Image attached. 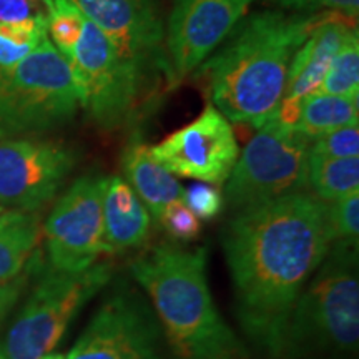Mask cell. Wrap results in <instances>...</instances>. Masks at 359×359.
I'll list each match as a JSON object with an SVG mask.
<instances>
[{
  "mask_svg": "<svg viewBox=\"0 0 359 359\" xmlns=\"http://www.w3.org/2000/svg\"><path fill=\"white\" fill-rule=\"evenodd\" d=\"M125 182L133 188L151 217L158 219L165 206L183 198L182 183L165 170L150 154V147L142 140L130 142L122 155Z\"/></svg>",
  "mask_w": 359,
  "mask_h": 359,
  "instance_id": "e0dca14e",
  "label": "cell"
},
{
  "mask_svg": "<svg viewBox=\"0 0 359 359\" xmlns=\"http://www.w3.org/2000/svg\"><path fill=\"white\" fill-rule=\"evenodd\" d=\"M321 13L246 15L200 65L213 107L233 123L263 127L278 110L296 50Z\"/></svg>",
  "mask_w": 359,
  "mask_h": 359,
  "instance_id": "7a4b0ae2",
  "label": "cell"
},
{
  "mask_svg": "<svg viewBox=\"0 0 359 359\" xmlns=\"http://www.w3.org/2000/svg\"><path fill=\"white\" fill-rule=\"evenodd\" d=\"M125 57L148 74L170 69L165 53V27L155 0H70Z\"/></svg>",
  "mask_w": 359,
  "mask_h": 359,
  "instance_id": "5bb4252c",
  "label": "cell"
},
{
  "mask_svg": "<svg viewBox=\"0 0 359 359\" xmlns=\"http://www.w3.org/2000/svg\"><path fill=\"white\" fill-rule=\"evenodd\" d=\"M253 2L255 0H175L165 29L170 80L177 83L198 70L248 15Z\"/></svg>",
  "mask_w": 359,
  "mask_h": 359,
  "instance_id": "4fadbf2b",
  "label": "cell"
},
{
  "mask_svg": "<svg viewBox=\"0 0 359 359\" xmlns=\"http://www.w3.org/2000/svg\"><path fill=\"white\" fill-rule=\"evenodd\" d=\"M309 154L323 158H354L359 156L358 125L343 127L313 138Z\"/></svg>",
  "mask_w": 359,
  "mask_h": 359,
  "instance_id": "d4e9b609",
  "label": "cell"
},
{
  "mask_svg": "<svg viewBox=\"0 0 359 359\" xmlns=\"http://www.w3.org/2000/svg\"><path fill=\"white\" fill-rule=\"evenodd\" d=\"M45 13L42 0H0V24H15Z\"/></svg>",
  "mask_w": 359,
  "mask_h": 359,
  "instance_id": "83f0119b",
  "label": "cell"
},
{
  "mask_svg": "<svg viewBox=\"0 0 359 359\" xmlns=\"http://www.w3.org/2000/svg\"><path fill=\"white\" fill-rule=\"evenodd\" d=\"M25 286V278H13L11 281L0 283V320L11 311L13 304L17 303L19 296Z\"/></svg>",
  "mask_w": 359,
  "mask_h": 359,
  "instance_id": "f1b7e54d",
  "label": "cell"
},
{
  "mask_svg": "<svg viewBox=\"0 0 359 359\" xmlns=\"http://www.w3.org/2000/svg\"><path fill=\"white\" fill-rule=\"evenodd\" d=\"M107 178L88 173L75 180L45 222V240L52 268L83 273L103 253V195Z\"/></svg>",
  "mask_w": 359,
  "mask_h": 359,
  "instance_id": "30bf717a",
  "label": "cell"
},
{
  "mask_svg": "<svg viewBox=\"0 0 359 359\" xmlns=\"http://www.w3.org/2000/svg\"><path fill=\"white\" fill-rule=\"evenodd\" d=\"M327 223L333 241H349L358 245L359 193H353L346 198L327 205Z\"/></svg>",
  "mask_w": 359,
  "mask_h": 359,
  "instance_id": "cb8c5ba5",
  "label": "cell"
},
{
  "mask_svg": "<svg viewBox=\"0 0 359 359\" xmlns=\"http://www.w3.org/2000/svg\"><path fill=\"white\" fill-rule=\"evenodd\" d=\"M269 2L276 4V6L285 8V11H294L303 13L314 12L320 7L318 0H269Z\"/></svg>",
  "mask_w": 359,
  "mask_h": 359,
  "instance_id": "4dcf8cb0",
  "label": "cell"
},
{
  "mask_svg": "<svg viewBox=\"0 0 359 359\" xmlns=\"http://www.w3.org/2000/svg\"><path fill=\"white\" fill-rule=\"evenodd\" d=\"M79 107L69 62L48 37L20 64L0 70V140L62 127Z\"/></svg>",
  "mask_w": 359,
  "mask_h": 359,
  "instance_id": "5b68a950",
  "label": "cell"
},
{
  "mask_svg": "<svg viewBox=\"0 0 359 359\" xmlns=\"http://www.w3.org/2000/svg\"><path fill=\"white\" fill-rule=\"evenodd\" d=\"M358 98H346L314 92L299 102L294 130L313 138L333 130L359 123Z\"/></svg>",
  "mask_w": 359,
  "mask_h": 359,
  "instance_id": "d6986e66",
  "label": "cell"
},
{
  "mask_svg": "<svg viewBox=\"0 0 359 359\" xmlns=\"http://www.w3.org/2000/svg\"><path fill=\"white\" fill-rule=\"evenodd\" d=\"M151 215L122 177L107 178L103 195V253L114 255L145 243Z\"/></svg>",
  "mask_w": 359,
  "mask_h": 359,
  "instance_id": "2e32d148",
  "label": "cell"
},
{
  "mask_svg": "<svg viewBox=\"0 0 359 359\" xmlns=\"http://www.w3.org/2000/svg\"><path fill=\"white\" fill-rule=\"evenodd\" d=\"M67 359H178L154 308L130 285L107 296Z\"/></svg>",
  "mask_w": 359,
  "mask_h": 359,
  "instance_id": "9c48e42d",
  "label": "cell"
},
{
  "mask_svg": "<svg viewBox=\"0 0 359 359\" xmlns=\"http://www.w3.org/2000/svg\"><path fill=\"white\" fill-rule=\"evenodd\" d=\"M39 240V215L19 210L0 215V283L20 275Z\"/></svg>",
  "mask_w": 359,
  "mask_h": 359,
  "instance_id": "ac0fdd59",
  "label": "cell"
},
{
  "mask_svg": "<svg viewBox=\"0 0 359 359\" xmlns=\"http://www.w3.org/2000/svg\"><path fill=\"white\" fill-rule=\"evenodd\" d=\"M359 343L358 245L333 241L290 314L280 358L351 356Z\"/></svg>",
  "mask_w": 359,
  "mask_h": 359,
  "instance_id": "277c9868",
  "label": "cell"
},
{
  "mask_svg": "<svg viewBox=\"0 0 359 359\" xmlns=\"http://www.w3.org/2000/svg\"><path fill=\"white\" fill-rule=\"evenodd\" d=\"M79 156L58 142L7 138L0 142V206L35 212L55 198Z\"/></svg>",
  "mask_w": 359,
  "mask_h": 359,
  "instance_id": "8fae6325",
  "label": "cell"
},
{
  "mask_svg": "<svg viewBox=\"0 0 359 359\" xmlns=\"http://www.w3.org/2000/svg\"><path fill=\"white\" fill-rule=\"evenodd\" d=\"M4 213V206H0V215H2Z\"/></svg>",
  "mask_w": 359,
  "mask_h": 359,
  "instance_id": "d6a6232c",
  "label": "cell"
},
{
  "mask_svg": "<svg viewBox=\"0 0 359 359\" xmlns=\"http://www.w3.org/2000/svg\"><path fill=\"white\" fill-rule=\"evenodd\" d=\"M308 185L325 203L359 193V158H323L309 154Z\"/></svg>",
  "mask_w": 359,
  "mask_h": 359,
  "instance_id": "ffe728a7",
  "label": "cell"
},
{
  "mask_svg": "<svg viewBox=\"0 0 359 359\" xmlns=\"http://www.w3.org/2000/svg\"><path fill=\"white\" fill-rule=\"evenodd\" d=\"M150 154L172 175L217 187L230 177L240 147L230 120L208 105L187 127L150 147Z\"/></svg>",
  "mask_w": 359,
  "mask_h": 359,
  "instance_id": "7c38bea8",
  "label": "cell"
},
{
  "mask_svg": "<svg viewBox=\"0 0 359 359\" xmlns=\"http://www.w3.org/2000/svg\"><path fill=\"white\" fill-rule=\"evenodd\" d=\"M69 65L79 105L98 128H122L138 115L148 72L120 53L85 17Z\"/></svg>",
  "mask_w": 359,
  "mask_h": 359,
  "instance_id": "8992f818",
  "label": "cell"
},
{
  "mask_svg": "<svg viewBox=\"0 0 359 359\" xmlns=\"http://www.w3.org/2000/svg\"><path fill=\"white\" fill-rule=\"evenodd\" d=\"M316 92L327 95L359 98V37L358 27L349 30Z\"/></svg>",
  "mask_w": 359,
  "mask_h": 359,
  "instance_id": "7402d4cb",
  "label": "cell"
},
{
  "mask_svg": "<svg viewBox=\"0 0 359 359\" xmlns=\"http://www.w3.org/2000/svg\"><path fill=\"white\" fill-rule=\"evenodd\" d=\"M311 138L268 120L238 156L224 187L231 212L306 191Z\"/></svg>",
  "mask_w": 359,
  "mask_h": 359,
  "instance_id": "ba28073f",
  "label": "cell"
},
{
  "mask_svg": "<svg viewBox=\"0 0 359 359\" xmlns=\"http://www.w3.org/2000/svg\"><path fill=\"white\" fill-rule=\"evenodd\" d=\"M47 17V35L53 47L70 64L82 32L83 15L70 0H42Z\"/></svg>",
  "mask_w": 359,
  "mask_h": 359,
  "instance_id": "603a6c76",
  "label": "cell"
},
{
  "mask_svg": "<svg viewBox=\"0 0 359 359\" xmlns=\"http://www.w3.org/2000/svg\"><path fill=\"white\" fill-rule=\"evenodd\" d=\"M238 321L248 338L280 358L290 314L333 245L327 205L291 193L236 212L222 231Z\"/></svg>",
  "mask_w": 359,
  "mask_h": 359,
  "instance_id": "6da1fadb",
  "label": "cell"
},
{
  "mask_svg": "<svg viewBox=\"0 0 359 359\" xmlns=\"http://www.w3.org/2000/svg\"><path fill=\"white\" fill-rule=\"evenodd\" d=\"M158 222L175 240L191 241L196 240L201 233L200 219L190 212V208L182 200L172 201L165 206Z\"/></svg>",
  "mask_w": 359,
  "mask_h": 359,
  "instance_id": "484cf974",
  "label": "cell"
},
{
  "mask_svg": "<svg viewBox=\"0 0 359 359\" xmlns=\"http://www.w3.org/2000/svg\"><path fill=\"white\" fill-rule=\"evenodd\" d=\"M205 246L160 245L132 263V275L154 304L178 359H236L243 346L215 306L206 278Z\"/></svg>",
  "mask_w": 359,
  "mask_h": 359,
  "instance_id": "3957f363",
  "label": "cell"
},
{
  "mask_svg": "<svg viewBox=\"0 0 359 359\" xmlns=\"http://www.w3.org/2000/svg\"><path fill=\"white\" fill-rule=\"evenodd\" d=\"M47 37L45 13L15 24H0V70L20 64Z\"/></svg>",
  "mask_w": 359,
  "mask_h": 359,
  "instance_id": "44dd1931",
  "label": "cell"
},
{
  "mask_svg": "<svg viewBox=\"0 0 359 359\" xmlns=\"http://www.w3.org/2000/svg\"><path fill=\"white\" fill-rule=\"evenodd\" d=\"M354 27H358L356 22L346 19L341 13H321L291 60L281 103H299L304 97L316 92L344 39Z\"/></svg>",
  "mask_w": 359,
  "mask_h": 359,
  "instance_id": "9a60e30c",
  "label": "cell"
},
{
  "mask_svg": "<svg viewBox=\"0 0 359 359\" xmlns=\"http://www.w3.org/2000/svg\"><path fill=\"white\" fill-rule=\"evenodd\" d=\"M318 4H320V7L330 8L331 12L341 13L349 20H358L359 0H318Z\"/></svg>",
  "mask_w": 359,
  "mask_h": 359,
  "instance_id": "f546056e",
  "label": "cell"
},
{
  "mask_svg": "<svg viewBox=\"0 0 359 359\" xmlns=\"http://www.w3.org/2000/svg\"><path fill=\"white\" fill-rule=\"evenodd\" d=\"M40 359H67V356H64V354H58V353H50V354H47V356H43V358H40Z\"/></svg>",
  "mask_w": 359,
  "mask_h": 359,
  "instance_id": "1f68e13d",
  "label": "cell"
},
{
  "mask_svg": "<svg viewBox=\"0 0 359 359\" xmlns=\"http://www.w3.org/2000/svg\"><path fill=\"white\" fill-rule=\"evenodd\" d=\"M183 203L198 219L217 218L223 210V195L215 185L210 183H193L183 190Z\"/></svg>",
  "mask_w": 359,
  "mask_h": 359,
  "instance_id": "4316f807",
  "label": "cell"
},
{
  "mask_svg": "<svg viewBox=\"0 0 359 359\" xmlns=\"http://www.w3.org/2000/svg\"><path fill=\"white\" fill-rule=\"evenodd\" d=\"M110 278V263H95L75 275L52 269L0 341V359H40L50 354L80 309L109 285Z\"/></svg>",
  "mask_w": 359,
  "mask_h": 359,
  "instance_id": "52a82bcc",
  "label": "cell"
}]
</instances>
